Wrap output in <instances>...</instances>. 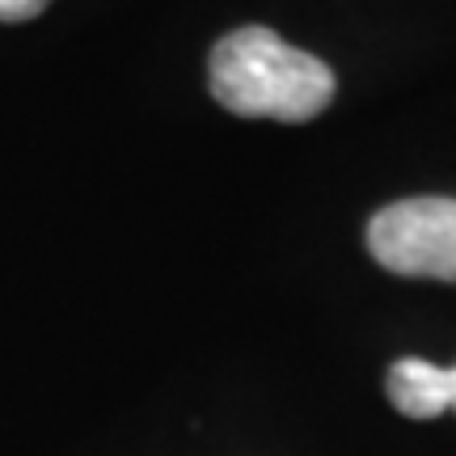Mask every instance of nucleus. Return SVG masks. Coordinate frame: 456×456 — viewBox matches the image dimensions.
<instances>
[{
  "label": "nucleus",
  "instance_id": "obj_1",
  "mask_svg": "<svg viewBox=\"0 0 456 456\" xmlns=\"http://www.w3.org/2000/svg\"><path fill=\"white\" fill-rule=\"evenodd\" d=\"M208 85L224 110L279 123H309L334 98V72L326 60L288 47L266 26L224 34L208 60Z\"/></svg>",
  "mask_w": 456,
  "mask_h": 456
},
{
  "label": "nucleus",
  "instance_id": "obj_2",
  "mask_svg": "<svg viewBox=\"0 0 456 456\" xmlns=\"http://www.w3.org/2000/svg\"><path fill=\"white\" fill-rule=\"evenodd\" d=\"M372 258L410 279L456 283V199H402L368 220Z\"/></svg>",
  "mask_w": 456,
  "mask_h": 456
},
{
  "label": "nucleus",
  "instance_id": "obj_3",
  "mask_svg": "<svg viewBox=\"0 0 456 456\" xmlns=\"http://www.w3.org/2000/svg\"><path fill=\"white\" fill-rule=\"evenodd\" d=\"M393 410H402L406 419H440L444 410H452V368H440L431 359H397L385 376Z\"/></svg>",
  "mask_w": 456,
  "mask_h": 456
},
{
  "label": "nucleus",
  "instance_id": "obj_4",
  "mask_svg": "<svg viewBox=\"0 0 456 456\" xmlns=\"http://www.w3.org/2000/svg\"><path fill=\"white\" fill-rule=\"evenodd\" d=\"M51 0H0V21H30L47 9Z\"/></svg>",
  "mask_w": 456,
  "mask_h": 456
},
{
  "label": "nucleus",
  "instance_id": "obj_5",
  "mask_svg": "<svg viewBox=\"0 0 456 456\" xmlns=\"http://www.w3.org/2000/svg\"><path fill=\"white\" fill-rule=\"evenodd\" d=\"M452 410H456V368H452Z\"/></svg>",
  "mask_w": 456,
  "mask_h": 456
}]
</instances>
